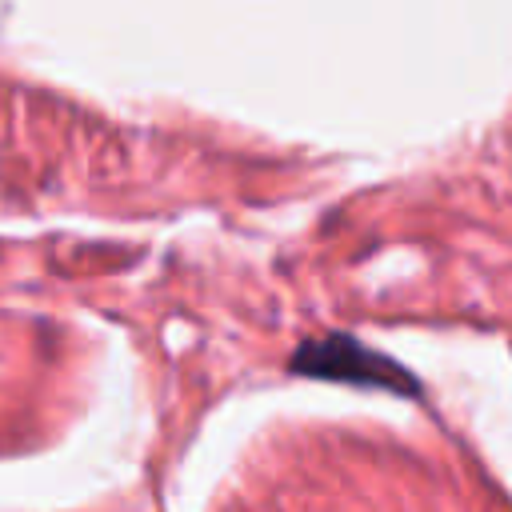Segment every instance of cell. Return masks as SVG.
I'll return each instance as SVG.
<instances>
[{"label":"cell","instance_id":"obj_1","mask_svg":"<svg viewBox=\"0 0 512 512\" xmlns=\"http://www.w3.org/2000/svg\"><path fill=\"white\" fill-rule=\"evenodd\" d=\"M288 368L296 376H312V380L376 388V392H392V396H420V380L400 360L368 348L364 340H356L348 332H328V336L304 340L292 352Z\"/></svg>","mask_w":512,"mask_h":512}]
</instances>
